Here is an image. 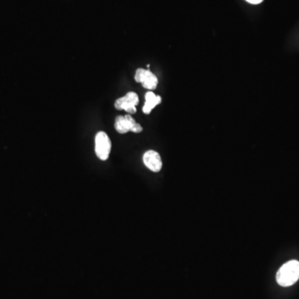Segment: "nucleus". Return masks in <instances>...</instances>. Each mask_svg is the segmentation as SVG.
<instances>
[{"label":"nucleus","instance_id":"nucleus-5","mask_svg":"<svg viewBox=\"0 0 299 299\" xmlns=\"http://www.w3.org/2000/svg\"><path fill=\"white\" fill-rule=\"evenodd\" d=\"M135 80L137 82H141L145 89L149 90H155L157 87L158 79L150 70L139 68L135 74Z\"/></svg>","mask_w":299,"mask_h":299},{"label":"nucleus","instance_id":"nucleus-7","mask_svg":"<svg viewBox=\"0 0 299 299\" xmlns=\"http://www.w3.org/2000/svg\"><path fill=\"white\" fill-rule=\"evenodd\" d=\"M145 100H146V102H145L144 107H143V112L145 114L151 113V111L161 102V98L160 96L155 95L153 92L146 93Z\"/></svg>","mask_w":299,"mask_h":299},{"label":"nucleus","instance_id":"nucleus-8","mask_svg":"<svg viewBox=\"0 0 299 299\" xmlns=\"http://www.w3.org/2000/svg\"><path fill=\"white\" fill-rule=\"evenodd\" d=\"M246 1L252 5H259L260 3L263 2V0H246Z\"/></svg>","mask_w":299,"mask_h":299},{"label":"nucleus","instance_id":"nucleus-3","mask_svg":"<svg viewBox=\"0 0 299 299\" xmlns=\"http://www.w3.org/2000/svg\"><path fill=\"white\" fill-rule=\"evenodd\" d=\"M111 140L107 133L99 132L95 137L96 154L100 160H107L111 153Z\"/></svg>","mask_w":299,"mask_h":299},{"label":"nucleus","instance_id":"nucleus-6","mask_svg":"<svg viewBox=\"0 0 299 299\" xmlns=\"http://www.w3.org/2000/svg\"><path fill=\"white\" fill-rule=\"evenodd\" d=\"M143 161L145 165L151 172H159L162 168V160L156 151H146L143 155Z\"/></svg>","mask_w":299,"mask_h":299},{"label":"nucleus","instance_id":"nucleus-2","mask_svg":"<svg viewBox=\"0 0 299 299\" xmlns=\"http://www.w3.org/2000/svg\"><path fill=\"white\" fill-rule=\"evenodd\" d=\"M115 129L117 133L121 134H125L128 132L140 133L143 130L142 125L135 121V119L131 115L117 116L115 121Z\"/></svg>","mask_w":299,"mask_h":299},{"label":"nucleus","instance_id":"nucleus-4","mask_svg":"<svg viewBox=\"0 0 299 299\" xmlns=\"http://www.w3.org/2000/svg\"><path fill=\"white\" fill-rule=\"evenodd\" d=\"M139 102V98L137 93L130 92L122 98H118L115 102V107L116 110L126 111L129 114L136 113L137 111V105Z\"/></svg>","mask_w":299,"mask_h":299},{"label":"nucleus","instance_id":"nucleus-1","mask_svg":"<svg viewBox=\"0 0 299 299\" xmlns=\"http://www.w3.org/2000/svg\"><path fill=\"white\" fill-rule=\"evenodd\" d=\"M299 279V262L291 260L281 267L276 275V280L282 287H289Z\"/></svg>","mask_w":299,"mask_h":299}]
</instances>
